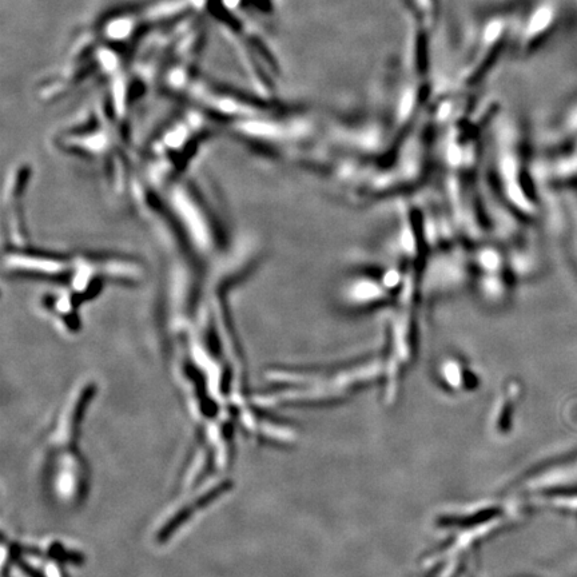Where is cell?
<instances>
[{"instance_id": "obj_1", "label": "cell", "mask_w": 577, "mask_h": 577, "mask_svg": "<svg viewBox=\"0 0 577 577\" xmlns=\"http://www.w3.org/2000/svg\"><path fill=\"white\" fill-rule=\"evenodd\" d=\"M400 274L395 270L387 272H356L349 274L338 288V302L348 312H368L387 305L400 296Z\"/></svg>"}, {"instance_id": "obj_2", "label": "cell", "mask_w": 577, "mask_h": 577, "mask_svg": "<svg viewBox=\"0 0 577 577\" xmlns=\"http://www.w3.org/2000/svg\"><path fill=\"white\" fill-rule=\"evenodd\" d=\"M505 34H507V25H505L504 19H495V21H491L484 27L476 57L473 58L471 65L463 73L464 83L472 85V83L484 77V74L487 73V70L495 62L497 55H499L501 47H503Z\"/></svg>"}, {"instance_id": "obj_3", "label": "cell", "mask_w": 577, "mask_h": 577, "mask_svg": "<svg viewBox=\"0 0 577 577\" xmlns=\"http://www.w3.org/2000/svg\"><path fill=\"white\" fill-rule=\"evenodd\" d=\"M552 22V10L548 6L539 7L528 19L527 26L523 30L521 46L531 47L545 34Z\"/></svg>"}, {"instance_id": "obj_4", "label": "cell", "mask_w": 577, "mask_h": 577, "mask_svg": "<svg viewBox=\"0 0 577 577\" xmlns=\"http://www.w3.org/2000/svg\"><path fill=\"white\" fill-rule=\"evenodd\" d=\"M408 2L411 3L419 26L427 31L431 30L439 13V0H408Z\"/></svg>"}]
</instances>
